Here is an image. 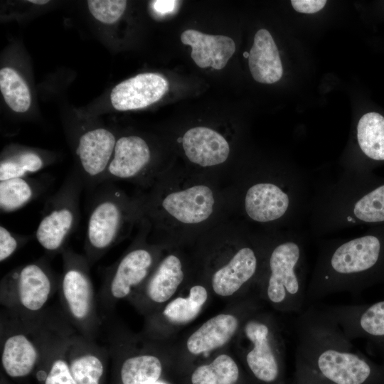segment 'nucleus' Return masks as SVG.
Segmentation results:
<instances>
[{"label": "nucleus", "mask_w": 384, "mask_h": 384, "mask_svg": "<svg viewBox=\"0 0 384 384\" xmlns=\"http://www.w3.org/2000/svg\"><path fill=\"white\" fill-rule=\"evenodd\" d=\"M141 204V203H139ZM215 198L206 185H195L165 195H156L139 206L155 218L163 213L178 222L194 225L206 220L213 213Z\"/></svg>", "instance_id": "nucleus-12"}, {"label": "nucleus", "mask_w": 384, "mask_h": 384, "mask_svg": "<svg viewBox=\"0 0 384 384\" xmlns=\"http://www.w3.org/2000/svg\"><path fill=\"white\" fill-rule=\"evenodd\" d=\"M325 0H292L291 4L295 11L304 14H314L319 11L326 5Z\"/></svg>", "instance_id": "nucleus-34"}, {"label": "nucleus", "mask_w": 384, "mask_h": 384, "mask_svg": "<svg viewBox=\"0 0 384 384\" xmlns=\"http://www.w3.org/2000/svg\"><path fill=\"white\" fill-rule=\"evenodd\" d=\"M248 65L253 78L261 83L272 84L280 80L283 68L277 47L266 29L259 30L248 53Z\"/></svg>", "instance_id": "nucleus-21"}, {"label": "nucleus", "mask_w": 384, "mask_h": 384, "mask_svg": "<svg viewBox=\"0 0 384 384\" xmlns=\"http://www.w3.org/2000/svg\"><path fill=\"white\" fill-rule=\"evenodd\" d=\"M153 384H167L164 382H161V381H156V383H153Z\"/></svg>", "instance_id": "nucleus-37"}, {"label": "nucleus", "mask_w": 384, "mask_h": 384, "mask_svg": "<svg viewBox=\"0 0 384 384\" xmlns=\"http://www.w3.org/2000/svg\"><path fill=\"white\" fill-rule=\"evenodd\" d=\"M0 90L7 105L14 112H25L31 105L29 89L24 80L11 68L0 70Z\"/></svg>", "instance_id": "nucleus-30"}, {"label": "nucleus", "mask_w": 384, "mask_h": 384, "mask_svg": "<svg viewBox=\"0 0 384 384\" xmlns=\"http://www.w3.org/2000/svg\"><path fill=\"white\" fill-rule=\"evenodd\" d=\"M267 241L264 294L276 309L299 314L306 307L305 234L287 230Z\"/></svg>", "instance_id": "nucleus-4"}, {"label": "nucleus", "mask_w": 384, "mask_h": 384, "mask_svg": "<svg viewBox=\"0 0 384 384\" xmlns=\"http://www.w3.org/2000/svg\"><path fill=\"white\" fill-rule=\"evenodd\" d=\"M169 90L166 79L155 73H144L117 84L110 100L114 109L132 110L148 107L161 100Z\"/></svg>", "instance_id": "nucleus-16"}, {"label": "nucleus", "mask_w": 384, "mask_h": 384, "mask_svg": "<svg viewBox=\"0 0 384 384\" xmlns=\"http://www.w3.org/2000/svg\"><path fill=\"white\" fill-rule=\"evenodd\" d=\"M85 187L77 171L46 201L34 236L47 255L61 254L80 220V197Z\"/></svg>", "instance_id": "nucleus-9"}, {"label": "nucleus", "mask_w": 384, "mask_h": 384, "mask_svg": "<svg viewBox=\"0 0 384 384\" xmlns=\"http://www.w3.org/2000/svg\"><path fill=\"white\" fill-rule=\"evenodd\" d=\"M277 327L271 317H252L244 326L250 342L245 361L253 376L265 384H286L284 352Z\"/></svg>", "instance_id": "nucleus-11"}, {"label": "nucleus", "mask_w": 384, "mask_h": 384, "mask_svg": "<svg viewBox=\"0 0 384 384\" xmlns=\"http://www.w3.org/2000/svg\"><path fill=\"white\" fill-rule=\"evenodd\" d=\"M208 299V292L201 285L190 289L187 297H178L171 301L164 309L163 316L171 322L187 323L194 319Z\"/></svg>", "instance_id": "nucleus-29"}, {"label": "nucleus", "mask_w": 384, "mask_h": 384, "mask_svg": "<svg viewBox=\"0 0 384 384\" xmlns=\"http://www.w3.org/2000/svg\"><path fill=\"white\" fill-rule=\"evenodd\" d=\"M87 6L89 11L97 20L111 24L122 16L127 6V1L90 0Z\"/></svg>", "instance_id": "nucleus-31"}, {"label": "nucleus", "mask_w": 384, "mask_h": 384, "mask_svg": "<svg viewBox=\"0 0 384 384\" xmlns=\"http://www.w3.org/2000/svg\"><path fill=\"white\" fill-rule=\"evenodd\" d=\"M356 141L364 156L375 161H384V117L378 112L363 114L356 126Z\"/></svg>", "instance_id": "nucleus-25"}, {"label": "nucleus", "mask_w": 384, "mask_h": 384, "mask_svg": "<svg viewBox=\"0 0 384 384\" xmlns=\"http://www.w3.org/2000/svg\"><path fill=\"white\" fill-rule=\"evenodd\" d=\"M182 146L189 161L203 167L223 164L230 154L226 139L216 131L205 127L188 129L182 138Z\"/></svg>", "instance_id": "nucleus-19"}, {"label": "nucleus", "mask_w": 384, "mask_h": 384, "mask_svg": "<svg viewBox=\"0 0 384 384\" xmlns=\"http://www.w3.org/2000/svg\"><path fill=\"white\" fill-rule=\"evenodd\" d=\"M239 326L238 318L228 314L216 315L203 323L188 338L186 346L194 355L218 348L234 336Z\"/></svg>", "instance_id": "nucleus-22"}, {"label": "nucleus", "mask_w": 384, "mask_h": 384, "mask_svg": "<svg viewBox=\"0 0 384 384\" xmlns=\"http://www.w3.org/2000/svg\"><path fill=\"white\" fill-rule=\"evenodd\" d=\"M99 186L90 204L84 241L90 267L123 239L139 210L138 204L111 182Z\"/></svg>", "instance_id": "nucleus-6"}, {"label": "nucleus", "mask_w": 384, "mask_h": 384, "mask_svg": "<svg viewBox=\"0 0 384 384\" xmlns=\"http://www.w3.org/2000/svg\"><path fill=\"white\" fill-rule=\"evenodd\" d=\"M384 223V181L367 173L343 171L314 191L306 220L309 234L321 237L361 224Z\"/></svg>", "instance_id": "nucleus-3"}, {"label": "nucleus", "mask_w": 384, "mask_h": 384, "mask_svg": "<svg viewBox=\"0 0 384 384\" xmlns=\"http://www.w3.org/2000/svg\"><path fill=\"white\" fill-rule=\"evenodd\" d=\"M59 279L46 256L18 266L1 279L0 304L14 316H38L47 309L48 302L58 289Z\"/></svg>", "instance_id": "nucleus-8"}, {"label": "nucleus", "mask_w": 384, "mask_h": 384, "mask_svg": "<svg viewBox=\"0 0 384 384\" xmlns=\"http://www.w3.org/2000/svg\"><path fill=\"white\" fill-rule=\"evenodd\" d=\"M63 272L58 294L62 313L76 332L96 341L103 329L90 266L84 255L66 247L62 252Z\"/></svg>", "instance_id": "nucleus-7"}, {"label": "nucleus", "mask_w": 384, "mask_h": 384, "mask_svg": "<svg viewBox=\"0 0 384 384\" xmlns=\"http://www.w3.org/2000/svg\"><path fill=\"white\" fill-rule=\"evenodd\" d=\"M262 254L256 247H241L226 265L213 274L211 284L214 292L220 296H231L255 279Z\"/></svg>", "instance_id": "nucleus-18"}, {"label": "nucleus", "mask_w": 384, "mask_h": 384, "mask_svg": "<svg viewBox=\"0 0 384 384\" xmlns=\"http://www.w3.org/2000/svg\"><path fill=\"white\" fill-rule=\"evenodd\" d=\"M48 186V180L31 176L0 181L1 213L16 211L38 198Z\"/></svg>", "instance_id": "nucleus-24"}, {"label": "nucleus", "mask_w": 384, "mask_h": 384, "mask_svg": "<svg viewBox=\"0 0 384 384\" xmlns=\"http://www.w3.org/2000/svg\"><path fill=\"white\" fill-rule=\"evenodd\" d=\"M35 238L34 235H19L3 225L0 226V262L10 258L18 249Z\"/></svg>", "instance_id": "nucleus-32"}, {"label": "nucleus", "mask_w": 384, "mask_h": 384, "mask_svg": "<svg viewBox=\"0 0 384 384\" xmlns=\"http://www.w3.org/2000/svg\"><path fill=\"white\" fill-rule=\"evenodd\" d=\"M322 306L351 340L366 339L384 361V299L371 304Z\"/></svg>", "instance_id": "nucleus-13"}, {"label": "nucleus", "mask_w": 384, "mask_h": 384, "mask_svg": "<svg viewBox=\"0 0 384 384\" xmlns=\"http://www.w3.org/2000/svg\"><path fill=\"white\" fill-rule=\"evenodd\" d=\"M117 139L112 132L103 127L89 129L79 136L75 150L78 163L76 171L85 187L93 190L103 183Z\"/></svg>", "instance_id": "nucleus-14"}, {"label": "nucleus", "mask_w": 384, "mask_h": 384, "mask_svg": "<svg viewBox=\"0 0 384 384\" xmlns=\"http://www.w3.org/2000/svg\"><path fill=\"white\" fill-rule=\"evenodd\" d=\"M60 314L48 311L32 318L14 316L1 312V361L11 378L28 375L41 360L46 343Z\"/></svg>", "instance_id": "nucleus-5"}, {"label": "nucleus", "mask_w": 384, "mask_h": 384, "mask_svg": "<svg viewBox=\"0 0 384 384\" xmlns=\"http://www.w3.org/2000/svg\"><path fill=\"white\" fill-rule=\"evenodd\" d=\"M238 366L230 356L221 354L210 363L198 366L191 375L192 384H235Z\"/></svg>", "instance_id": "nucleus-28"}, {"label": "nucleus", "mask_w": 384, "mask_h": 384, "mask_svg": "<svg viewBox=\"0 0 384 384\" xmlns=\"http://www.w3.org/2000/svg\"><path fill=\"white\" fill-rule=\"evenodd\" d=\"M155 255L146 245L134 246L113 265L105 269L97 295L98 310L103 321L112 317L117 303L129 297L144 284L152 272Z\"/></svg>", "instance_id": "nucleus-10"}, {"label": "nucleus", "mask_w": 384, "mask_h": 384, "mask_svg": "<svg viewBox=\"0 0 384 384\" xmlns=\"http://www.w3.org/2000/svg\"><path fill=\"white\" fill-rule=\"evenodd\" d=\"M184 277L181 260L174 255L166 256L144 282L143 297L151 304L168 301Z\"/></svg>", "instance_id": "nucleus-23"}, {"label": "nucleus", "mask_w": 384, "mask_h": 384, "mask_svg": "<svg viewBox=\"0 0 384 384\" xmlns=\"http://www.w3.org/2000/svg\"><path fill=\"white\" fill-rule=\"evenodd\" d=\"M108 348L100 346L75 332L68 343L67 355L77 384H100L105 372Z\"/></svg>", "instance_id": "nucleus-17"}, {"label": "nucleus", "mask_w": 384, "mask_h": 384, "mask_svg": "<svg viewBox=\"0 0 384 384\" xmlns=\"http://www.w3.org/2000/svg\"><path fill=\"white\" fill-rule=\"evenodd\" d=\"M177 2L176 1H155L153 6L156 12L167 14L174 11Z\"/></svg>", "instance_id": "nucleus-35"}, {"label": "nucleus", "mask_w": 384, "mask_h": 384, "mask_svg": "<svg viewBox=\"0 0 384 384\" xmlns=\"http://www.w3.org/2000/svg\"><path fill=\"white\" fill-rule=\"evenodd\" d=\"M296 356L335 384H384V364L356 349L322 305L306 306L294 321Z\"/></svg>", "instance_id": "nucleus-1"}, {"label": "nucleus", "mask_w": 384, "mask_h": 384, "mask_svg": "<svg viewBox=\"0 0 384 384\" xmlns=\"http://www.w3.org/2000/svg\"><path fill=\"white\" fill-rule=\"evenodd\" d=\"M181 41L191 46V56L201 68H223L235 51L233 40L225 36L209 35L193 29L183 31Z\"/></svg>", "instance_id": "nucleus-20"}, {"label": "nucleus", "mask_w": 384, "mask_h": 384, "mask_svg": "<svg viewBox=\"0 0 384 384\" xmlns=\"http://www.w3.org/2000/svg\"><path fill=\"white\" fill-rule=\"evenodd\" d=\"M28 1L32 4H41V5L46 4L49 2V1L48 0H29Z\"/></svg>", "instance_id": "nucleus-36"}, {"label": "nucleus", "mask_w": 384, "mask_h": 384, "mask_svg": "<svg viewBox=\"0 0 384 384\" xmlns=\"http://www.w3.org/2000/svg\"><path fill=\"white\" fill-rule=\"evenodd\" d=\"M384 280V228L347 239L319 242L306 306L332 294L358 295Z\"/></svg>", "instance_id": "nucleus-2"}, {"label": "nucleus", "mask_w": 384, "mask_h": 384, "mask_svg": "<svg viewBox=\"0 0 384 384\" xmlns=\"http://www.w3.org/2000/svg\"><path fill=\"white\" fill-rule=\"evenodd\" d=\"M162 372L160 359L152 354L142 353L125 358L121 366L122 384H153Z\"/></svg>", "instance_id": "nucleus-27"}, {"label": "nucleus", "mask_w": 384, "mask_h": 384, "mask_svg": "<svg viewBox=\"0 0 384 384\" xmlns=\"http://www.w3.org/2000/svg\"><path fill=\"white\" fill-rule=\"evenodd\" d=\"M151 161V151L145 139L137 135L121 137L117 139L103 183L119 180L148 183L154 176Z\"/></svg>", "instance_id": "nucleus-15"}, {"label": "nucleus", "mask_w": 384, "mask_h": 384, "mask_svg": "<svg viewBox=\"0 0 384 384\" xmlns=\"http://www.w3.org/2000/svg\"><path fill=\"white\" fill-rule=\"evenodd\" d=\"M49 158L32 149H10L0 161V181L31 176L50 163Z\"/></svg>", "instance_id": "nucleus-26"}, {"label": "nucleus", "mask_w": 384, "mask_h": 384, "mask_svg": "<svg viewBox=\"0 0 384 384\" xmlns=\"http://www.w3.org/2000/svg\"><path fill=\"white\" fill-rule=\"evenodd\" d=\"M292 384H335L322 377L299 358L295 357Z\"/></svg>", "instance_id": "nucleus-33"}]
</instances>
